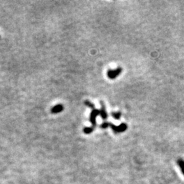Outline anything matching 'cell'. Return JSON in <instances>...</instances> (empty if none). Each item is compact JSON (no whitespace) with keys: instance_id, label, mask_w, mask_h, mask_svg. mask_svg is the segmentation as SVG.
Masks as SVG:
<instances>
[{"instance_id":"cell-3","label":"cell","mask_w":184,"mask_h":184,"mask_svg":"<svg viewBox=\"0 0 184 184\" xmlns=\"http://www.w3.org/2000/svg\"><path fill=\"white\" fill-rule=\"evenodd\" d=\"M122 72V68H117L115 70H108L107 72V76L110 79H115Z\"/></svg>"},{"instance_id":"cell-2","label":"cell","mask_w":184,"mask_h":184,"mask_svg":"<svg viewBox=\"0 0 184 184\" xmlns=\"http://www.w3.org/2000/svg\"><path fill=\"white\" fill-rule=\"evenodd\" d=\"M99 115H100V111L95 108L93 109L90 113V121L91 123L92 127H94V128L96 126V117Z\"/></svg>"},{"instance_id":"cell-6","label":"cell","mask_w":184,"mask_h":184,"mask_svg":"<svg viewBox=\"0 0 184 184\" xmlns=\"http://www.w3.org/2000/svg\"><path fill=\"white\" fill-rule=\"evenodd\" d=\"M177 164L179 166L180 169H181V171L184 175V160H183V159H182V158L178 159Z\"/></svg>"},{"instance_id":"cell-1","label":"cell","mask_w":184,"mask_h":184,"mask_svg":"<svg viewBox=\"0 0 184 184\" xmlns=\"http://www.w3.org/2000/svg\"><path fill=\"white\" fill-rule=\"evenodd\" d=\"M109 127H111V129L114 131L115 133L123 132L124 131H126L127 130V128H128V126H127L126 123H122V124H120L118 126H115L114 124H113V123H110V124H109Z\"/></svg>"},{"instance_id":"cell-9","label":"cell","mask_w":184,"mask_h":184,"mask_svg":"<svg viewBox=\"0 0 184 184\" xmlns=\"http://www.w3.org/2000/svg\"><path fill=\"white\" fill-rule=\"evenodd\" d=\"M85 104L87 106V107L92 108V110H93V109H94V108H95L94 104L92 103V102H91L89 100H85Z\"/></svg>"},{"instance_id":"cell-5","label":"cell","mask_w":184,"mask_h":184,"mask_svg":"<svg viewBox=\"0 0 184 184\" xmlns=\"http://www.w3.org/2000/svg\"><path fill=\"white\" fill-rule=\"evenodd\" d=\"M63 110V106L61 104H57L55 107H53L51 109V113H53V114H57V113H59L62 112Z\"/></svg>"},{"instance_id":"cell-10","label":"cell","mask_w":184,"mask_h":184,"mask_svg":"<svg viewBox=\"0 0 184 184\" xmlns=\"http://www.w3.org/2000/svg\"><path fill=\"white\" fill-rule=\"evenodd\" d=\"M109 124H110V123L105 122L104 123H102V124L100 125V128L102 129H105V128H107L109 127Z\"/></svg>"},{"instance_id":"cell-8","label":"cell","mask_w":184,"mask_h":184,"mask_svg":"<svg viewBox=\"0 0 184 184\" xmlns=\"http://www.w3.org/2000/svg\"><path fill=\"white\" fill-rule=\"evenodd\" d=\"M112 117L115 119H119L122 116V113L120 112H117V113H111Z\"/></svg>"},{"instance_id":"cell-7","label":"cell","mask_w":184,"mask_h":184,"mask_svg":"<svg viewBox=\"0 0 184 184\" xmlns=\"http://www.w3.org/2000/svg\"><path fill=\"white\" fill-rule=\"evenodd\" d=\"M94 127H86V128H85L83 129V132L85 134H91V132H93V131L94 130Z\"/></svg>"},{"instance_id":"cell-4","label":"cell","mask_w":184,"mask_h":184,"mask_svg":"<svg viewBox=\"0 0 184 184\" xmlns=\"http://www.w3.org/2000/svg\"><path fill=\"white\" fill-rule=\"evenodd\" d=\"M100 104H101V109L100 111V115L101 116V117L102 118V119L106 120L108 117V114L107 113V111H106L105 105L103 102H100Z\"/></svg>"}]
</instances>
